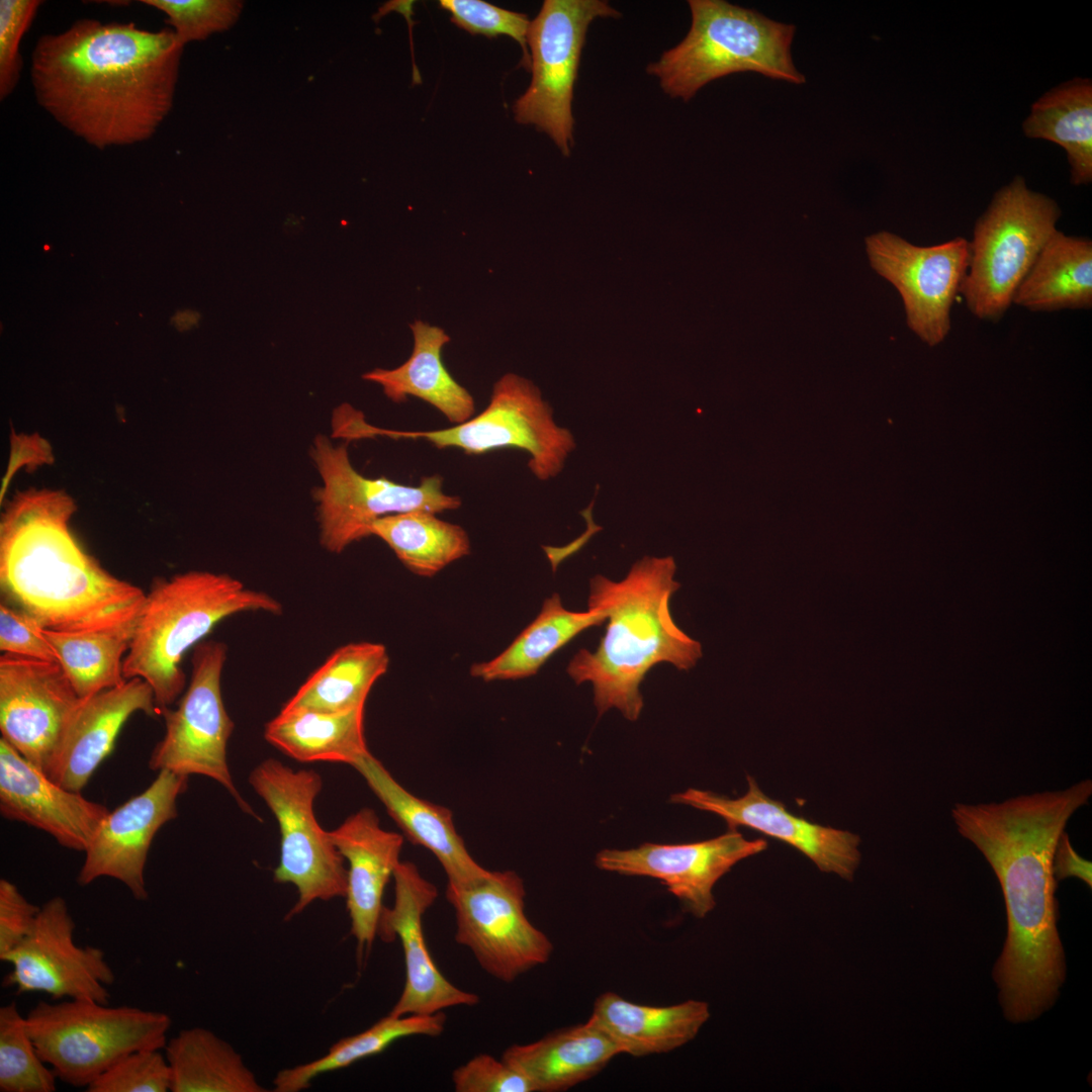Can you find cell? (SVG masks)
Listing matches in <instances>:
<instances>
[{"label": "cell", "mask_w": 1092, "mask_h": 1092, "mask_svg": "<svg viewBox=\"0 0 1092 1092\" xmlns=\"http://www.w3.org/2000/svg\"><path fill=\"white\" fill-rule=\"evenodd\" d=\"M675 569L671 556H645L622 580L601 574L590 579L587 608L605 613L606 632L596 651L580 649L566 671L576 685H593L599 715L615 708L636 721L643 708L640 686L653 666L667 662L689 670L702 657L701 643L675 624L669 609L680 587Z\"/></svg>", "instance_id": "obj_4"}, {"label": "cell", "mask_w": 1092, "mask_h": 1092, "mask_svg": "<svg viewBox=\"0 0 1092 1092\" xmlns=\"http://www.w3.org/2000/svg\"><path fill=\"white\" fill-rule=\"evenodd\" d=\"M42 1H0V99L16 88L22 70L20 40L32 23Z\"/></svg>", "instance_id": "obj_42"}, {"label": "cell", "mask_w": 1092, "mask_h": 1092, "mask_svg": "<svg viewBox=\"0 0 1092 1092\" xmlns=\"http://www.w3.org/2000/svg\"><path fill=\"white\" fill-rule=\"evenodd\" d=\"M226 646L206 641L195 646L190 684L176 709L164 708V737L156 744L149 767L189 777H208L235 798L240 808L257 817L238 792L226 760V745L234 731L222 696L220 679Z\"/></svg>", "instance_id": "obj_14"}, {"label": "cell", "mask_w": 1092, "mask_h": 1092, "mask_svg": "<svg viewBox=\"0 0 1092 1092\" xmlns=\"http://www.w3.org/2000/svg\"><path fill=\"white\" fill-rule=\"evenodd\" d=\"M456 1092H534L529 1079L505 1061L479 1054L452 1073Z\"/></svg>", "instance_id": "obj_43"}, {"label": "cell", "mask_w": 1092, "mask_h": 1092, "mask_svg": "<svg viewBox=\"0 0 1092 1092\" xmlns=\"http://www.w3.org/2000/svg\"><path fill=\"white\" fill-rule=\"evenodd\" d=\"M441 8L451 14V21L471 34L487 37L508 35L523 50V65L530 70L527 35L530 20L524 13L510 11L481 0H441Z\"/></svg>", "instance_id": "obj_41"}, {"label": "cell", "mask_w": 1092, "mask_h": 1092, "mask_svg": "<svg viewBox=\"0 0 1092 1092\" xmlns=\"http://www.w3.org/2000/svg\"><path fill=\"white\" fill-rule=\"evenodd\" d=\"M386 647L354 642L336 649L280 711L337 713L364 707L375 681L388 668Z\"/></svg>", "instance_id": "obj_31"}, {"label": "cell", "mask_w": 1092, "mask_h": 1092, "mask_svg": "<svg viewBox=\"0 0 1092 1092\" xmlns=\"http://www.w3.org/2000/svg\"><path fill=\"white\" fill-rule=\"evenodd\" d=\"M74 505L63 493L21 494L0 527V585L4 596L42 628L109 629L136 621L146 600L88 555L69 522Z\"/></svg>", "instance_id": "obj_3"}, {"label": "cell", "mask_w": 1092, "mask_h": 1092, "mask_svg": "<svg viewBox=\"0 0 1092 1092\" xmlns=\"http://www.w3.org/2000/svg\"><path fill=\"white\" fill-rule=\"evenodd\" d=\"M135 712L149 716L160 714L152 688L140 677L81 699L48 777L65 789L80 793L111 753L120 729Z\"/></svg>", "instance_id": "obj_23"}, {"label": "cell", "mask_w": 1092, "mask_h": 1092, "mask_svg": "<svg viewBox=\"0 0 1092 1092\" xmlns=\"http://www.w3.org/2000/svg\"><path fill=\"white\" fill-rule=\"evenodd\" d=\"M552 414L550 404L531 381L508 373L494 383L488 405L464 423L440 430L401 432L374 428L361 419L355 434L357 438L384 435L425 440L437 449L457 448L467 455L520 449L529 453L532 473L547 480L562 470L575 448L570 431L557 426Z\"/></svg>", "instance_id": "obj_9"}, {"label": "cell", "mask_w": 1092, "mask_h": 1092, "mask_svg": "<svg viewBox=\"0 0 1092 1092\" xmlns=\"http://www.w3.org/2000/svg\"><path fill=\"white\" fill-rule=\"evenodd\" d=\"M245 612L279 615L282 605L226 573L193 570L157 579L134 625L124 678L147 681L161 714L184 690L185 653L219 622Z\"/></svg>", "instance_id": "obj_5"}, {"label": "cell", "mask_w": 1092, "mask_h": 1092, "mask_svg": "<svg viewBox=\"0 0 1092 1092\" xmlns=\"http://www.w3.org/2000/svg\"><path fill=\"white\" fill-rule=\"evenodd\" d=\"M330 836L349 862L346 901L351 933L359 948L370 947L378 935L384 889L400 862V834L380 826L372 809L349 816Z\"/></svg>", "instance_id": "obj_24"}, {"label": "cell", "mask_w": 1092, "mask_h": 1092, "mask_svg": "<svg viewBox=\"0 0 1092 1092\" xmlns=\"http://www.w3.org/2000/svg\"><path fill=\"white\" fill-rule=\"evenodd\" d=\"M39 910L13 883L0 880V960L30 934Z\"/></svg>", "instance_id": "obj_45"}, {"label": "cell", "mask_w": 1092, "mask_h": 1092, "mask_svg": "<svg viewBox=\"0 0 1092 1092\" xmlns=\"http://www.w3.org/2000/svg\"><path fill=\"white\" fill-rule=\"evenodd\" d=\"M164 1050L172 1092L266 1091L242 1056L209 1029H182Z\"/></svg>", "instance_id": "obj_33"}, {"label": "cell", "mask_w": 1092, "mask_h": 1092, "mask_svg": "<svg viewBox=\"0 0 1092 1092\" xmlns=\"http://www.w3.org/2000/svg\"><path fill=\"white\" fill-rule=\"evenodd\" d=\"M394 902L383 907L378 935L384 940L400 941L405 981L390 1015L434 1014L457 1006H473L479 997L459 989L439 971L428 949L423 930V916L438 896L437 888L426 880L417 867L400 861L394 870Z\"/></svg>", "instance_id": "obj_20"}, {"label": "cell", "mask_w": 1092, "mask_h": 1092, "mask_svg": "<svg viewBox=\"0 0 1092 1092\" xmlns=\"http://www.w3.org/2000/svg\"><path fill=\"white\" fill-rule=\"evenodd\" d=\"M183 49L169 27L76 20L35 42L30 78L36 102L99 150L143 143L173 107Z\"/></svg>", "instance_id": "obj_2"}, {"label": "cell", "mask_w": 1092, "mask_h": 1092, "mask_svg": "<svg viewBox=\"0 0 1092 1092\" xmlns=\"http://www.w3.org/2000/svg\"><path fill=\"white\" fill-rule=\"evenodd\" d=\"M767 847L764 839L747 840L737 830L685 844L647 842L631 849H604L597 854L600 870L624 876L656 879L697 918L716 906V883L740 860Z\"/></svg>", "instance_id": "obj_18"}, {"label": "cell", "mask_w": 1092, "mask_h": 1092, "mask_svg": "<svg viewBox=\"0 0 1092 1092\" xmlns=\"http://www.w3.org/2000/svg\"><path fill=\"white\" fill-rule=\"evenodd\" d=\"M605 613L565 609L559 594L547 598L538 616L497 656L474 663L470 674L484 681L521 679L536 674L559 649L584 630L602 625Z\"/></svg>", "instance_id": "obj_32"}, {"label": "cell", "mask_w": 1092, "mask_h": 1092, "mask_svg": "<svg viewBox=\"0 0 1092 1092\" xmlns=\"http://www.w3.org/2000/svg\"><path fill=\"white\" fill-rule=\"evenodd\" d=\"M42 627L19 609L0 604V650L4 653L58 662Z\"/></svg>", "instance_id": "obj_44"}, {"label": "cell", "mask_w": 1092, "mask_h": 1092, "mask_svg": "<svg viewBox=\"0 0 1092 1092\" xmlns=\"http://www.w3.org/2000/svg\"><path fill=\"white\" fill-rule=\"evenodd\" d=\"M188 777L162 769L142 793L109 811L85 849L77 876L80 886L101 877L121 882L134 899L149 894L145 866L153 838L168 821L177 817L176 801L187 789Z\"/></svg>", "instance_id": "obj_19"}, {"label": "cell", "mask_w": 1092, "mask_h": 1092, "mask_svg": "<svg viewBox=\"0 0 1092 1092\" xmlns=\"http://www.w3.org/2000/svg\"><path fill=\"white\" fill-rule=\"evenodd\" d=\"M710 1016V1006L703 1000L650 1006L605 992L596 999L587 1021L607 1034L622 1054L645 1057L687 1044Z\"/></svg>", "instance_id": "obj_26"}, {"label": "cell", "mask_w": 1092, "mask_h": 1092, "mask_svg": "<svg viewBox=\"0 0 1092 1092\" xmlns=\"http://www.w3.org/2000/svg\"><path fill=\"white\" fill-rule=\"evenodd\" d=\"M410 327L414 335L410 358L394 369L376 368L364 373L362 378L379 384L395 403L412 395L433 405L454 425L471 419L474 399L453 378L441 358L442 348L450 337L443 329L423 321H415Z\"/></svg>", "instance_id": "obj_28"}, {"label": "cell", "mask_w": 1092, "mask_h": 1092, "mask_svg": "<svg viewBox=\"0 0 1092 1092\" xmlns=\"http://www.w3.org/2000/svg\"><path fill=\"white\" fill-rule=\"evenodd\" d=\"M80 701L59 662L0 656L1 737L47 776Z\"/></svg>", "instance_id": "obj_17"}, {"label": "cell", "mask_w": 1092, "mask_h": 1092, "mask_svg": "<svg viewBox=\"0 0 1092 1092\" xmlns=\"http://www.w3.org/2000/svg\"><path fill=\"white\" fill-rule=\"evenodd\" d=\"M142 3L166 15V23L182 46L230 29L244 7L239 0H143Z\"/></svg>", "instance_id": "obj_39"}, {"label": "cell", "mask_w": 1092, "mask_h": 1092, "mask_svg": "<svg viewBox=\"0 0 1092 1092\" xmlns=\"http://www.w3.org/2000/svg\"><path fill=\"white\" fill-rule=\"evenodd\" d=\"M135 622L87 631L41 629L79 698L126 681L122 673L123 656L129 648Z\"/></svg>", "instance_id": "obj_35"}, {"label": "cell", "mask_w": 1092, "mask_h": 1092, "mask_svg": "<svg viewBox=\"0 0 1092 1092\" xmlns=\"http://www.w3.org/2000/svg\"><path fill=\"white\" fill-rule=\"evenodd\" d=\"M366 781L387 813L414 844L430 850L445 871L448 884L466 885L488 875L469 854L457 833L451 811L416 797L399 785L371 753L352 765Z\"/></svg>", "instance_id": "obj_25"}, {"label": "cell", "mask_w": 1092, "mask_h": 1092, "mask_svg": "<svg viewBox=\"0 0 1092 1092\" xmlns=\"http://www.w3.org/2000/svg\"><path fill=\"white\" fill-rule=\"evenodd\" d=\"M445 1023L446 1016L443 1011L402 1016L388 1013L366 1030L337 1041L324 1056L279 1071L273 1080V1091H301L309 1087L316 1077L376 1056L398 1039L415 1035H440L444 1031Z\"/></svg>", "instance_id": "obj_37"}, {"label": "cell", "mask_w": 1092, "mask_h": 1092, "mask_svg": "<svg viewBox=\"0 0 1092 1092\" xmlns=\"http://www.w3.org/2000/svg\"><path fill=\"white\" fill-rule=\"evenodd\" d=\"M383 540L413 573L433 576L470 553V541L459 525L427 511L388 515L371 526V536Z\"/></svg>", "instance_id": "obj_36"}, {"label": "cell", "mask_w": 1092, "mask_h": 1092, "mask_svg": "<svg viewBox=\"0 0 1092 1092\" xmlns=\"http://www.w3.org/2000/svg\"><path fill=\"white\" fill-rule=\"evenodd\" d=\"M364 708L337 713L280 711L266 723L264 737L285 755L301 762L353 765L370 753L364 734Z\"/></svg>", "instance_id": "obj_29"}, {"label": "cell", "mask_w": 1092, "mask_h": 1092, "mask_svg": "<svg viewBox=\"0 0 1092 1092\" xmlns=\"http://www.w3.org/2000/svg\"><path fill=\"white\" fill-rule=\"evenodd\" d=\"M1091 795L1092 781L1085 779L1064 790L951 808L957 830L984 855L1002 889L1008 929L994 979L1011 1021L1040 1015L1065 981L1053 857L1068 821Z\"/></svg>", "instance_id": "obj_1"}, {"label": "cell", "mask_w": 1092, "mask_h": 1092, "mask_svg": "<svg viewBox=\"0 0 1092 1092\" xmlns=\"http://www.w3.org/2000/svg\"><path fill=\"white\" fill-rule=\"evenodd\" d=\"M1053 873L1057 881L1074 877L1091 888V861L1078 854L1066 831L1060 835L1055 848Z\"/></svg>", "instance_id": "obj_46"}, {"label": "cell", "mask_w": 1092, "mask_h": 1092, "mask_svg": "<svg viewBox=\"0 0 1092 1092\" xmlns=\"http://www.w3.org/2000/svg\"><path fill=\"white\" fill-rule=\"evenodd\" d=\"M748 790L730 799L711 791L688 789L670 801L722 817L728 830L745 826L795 847L824 873L851 881L860 862V838L849 831L822 826L792 814L785 805L767 797L747 776Z\"/></svg>", "instance_id": "obj_21"}, {"label": "cell", "mask_w": 1092, "mask_h": 1092, "mask_svg": "<svg viewBox=\"0 0 1092 1092\" xmlns=\"http://www.w3.org/2000/svg\"><path fill=\"white\" fill-rule=\"evenodd\" d=\"M310 456L323 482L314 492L320 542L332 553L371 536L372 524L382 517L412 511L438 514L461 506L459 496L443 491L440 475L425 476L412 486L360 474L347 443L336 446L325 435L314 438Z\"/></svg>", "instance_id": "obj_12"}, {"label": "cell", "mask_w": 1092, "mask_h": 1092, "mask_svg": "<svg viewBox=\"0 0 1092 1092\" xmlns=\"http://www.w3.org/2000/svg\"><path fill=\"white\" fill-rule=\"evenodd\" d=\"M0 811L9 820L46 831L63 846L85 851L109 813L102 804L52 781L0 738Z\"/></svg>", "instance_id": "obj_22"}, {"label": "cell", "mask_w": 1092, "mask_h": 1092, "mask_svg": "<svg viewBox=\"0 0 1092 1092\" xmlns=\"http://www.w3.org/2000/svg\"><path fill=\"white\" fill-rule=\"evenodd\" d=\"M1012 303L1033 311L1090 308L1092 242L1057 230L1018 286Z\"/></svg>", "instance_id": "obj_30"}, {"label": "cell", "mask_w": 1092, "mask_h": 1092, "mask_svg": "<svg viewBox=\"0 0 1092 1092\" xmlns=\"http://www.w3.org/2000/svg\"><path fill=\"white\" fill-rule=\"evenodd\" d=\"M170 1067L160 1050L144 1049L126 1054L87 1088V1092H167Z\"/></svg>", "instance_id": "obj_40"}, {"label": "cell", "mask_w": 1092, "mask_h": 1092, "mask_svg": "<svg viewBox=\"0 0 1092 1092\" xmlns=\"http://www.w3.org/2000/svg\"><path fill=\"white\" fill-rule=\"evenodd\" d=\"M692 23L675 47L646 71L663 92L689 101L708 83L740 72L804 84L792 59L793 24L724 0H690Z\"/></svg>", "instance_id": "obj_6"}, {"label": "cell", "mask_w": 1092, "mask_h": 1092, "mask_svg": "<svg viewBox=\"0 0 1092 1092\" xmlns=\"http://www.w3.org/2000/svg\"><path fill=\"white\" fill-rule=\"evenodd\" d=\"M1057 202L1030 190L1022 177L1000 189L977 220L960 293L978 318L997 321L1040 250L1057 231Z\"/></svg>", "instance_id": "obj_8"}, {"label": "cell", "mask_w": 1092, "mask_h": 1092, "mask_svg": "<svg viewBox=\"0 0 1092 1092\" xmlns=\"http://www.w3.org/2000/svg\"><path fill=\"white\" fill-rule=\"evenodd\" d=\"M1022 129L1031 139L1061 146L1067 153L1071 183L1092 181V84L1076 78L1044 93L1031 106Z\"/></svg>", "instance_id": "obj_34"}, {"label": "cell", "mask_w": 1092, "mask_h": 1092, "mask_svg": "<svg viewBox=\"0 0 1092 1092\" xmlns=\"http://www.w3.org/2000/svg\"><path fill=\"white\" fill-rule=\"evenodd\" d=\"M621 13L603 0H545L530 22L531 83L515 102V119L546 133L568 157L573 145L572 99L587 29Z\"/></svg>", "instance_id": "obj_11"}, {"label": "cell", "mask_w": 1092, "mask_h": 1092, "mask_svg": "<svg viewBox=\"0 0 1092 1092\" xmlns=\"http://www.w3.org/2000/svg\"><path fill=\"white\" fill-rule=\"evenodd\" d=\"M76 923L64 898L47 901L30 934L1 959L11 966L3 986L17 994L44 993L54 1000L91 999L109 1003L115 975L104 951L74 941Z\"/></svg>", "instance_id": "obj_16"}, {"label": "cell", "mask_w": 1092, "mask_h": 1092, "mask_svg": "<svg viewBox=\"0 0 1092 1092\" xmlns=\"http://www.w3.org/2000/svg\"><path fill=\"white\" fill-rule=\"evenodd\" d=\"M525 895L523 880L513 871H490L466 885H447L457 943L469 948L488 975L505 983L544 965L553 952L551 940L525 913Z\"/></svg>", "instance_id": "obj_13"}, {"label": "cell", "mask_w": 1092, "mask_h": 1092, "mask_svg": "<svg viewBox=\"0 0 1092 1092\" xmlns=\"http://www.w3.org/2000/svg\"><path fill=\"white\" fill-rule=\"evenodd\" d=\"M249 783L279 825L280 859L274 881L292 884L298 892L286 919L316 900L345 897L348 871L344 857L314 815V800L323 788L320 774L294 770L269 758L252 770Z\"/></svg>", "instance_id": "obj_10"}, {"label": "cell", "mask_w": 1092, "mask_h": 1092, "mask_svg": "<svg viewBox=\"0 0 1092 1092\" xmlns=\"http://www.w3.org/2000/svg\"><path fill=\"white\" fill-rule=\"evenodd\" d=\"M57 1080L38 1055L16 1002L0 1007V1091L55 1092Z\"/></svg>", "instance_id": "obj_38"}, {"label": "cell", "mask_w": 1092, "mask_h": 1092, "mask_svg": "<svg viewBox=\"0 0 1092 1092\" xmlns=\"http://www.w3.org/2000/svg\"><path fill=\"white\" fill-rule=\"evenodd\" d=\"M864 242L872 268L900 293L908 328L929 346L941 343L969 268L970 242L958 237L921 247L886 231Z\"/></svg>", "instance_id": "obj_15"}, {"label": "cell", "mask_w": 1092, "mask_h": 1092, "mask_svg": "<svg viewBox=\"0 0 1092 1092\" xmlns=\"http://www.w3.org/2000/svg\"><path fill=\"white\" fill-rule=\"evenodd\" d=\"M25 1018L38 1055L56 1077L85 1089L126 1054L164 1049L172 1024L164 1012L91 999L40 1001Z\"/></svg>", "instance_id": "obj_7"}, {"label": "cell", "mask_w": 1092, "mask_h": 1092, "mask_svg": "<svg viewBox=\"0 0 1092 1092\" xmlns=\"http://www.w3.org/2000/svg\"><path fill=\"white\" fill-rule=\"evenodd\" d=\"M621 1054L607 1034L586 1021L511 1045L502 1058L529 1079L534 1092H559L593 1078Z\"/></svg>", "instance_id": "obj_27"}]
</instances>
